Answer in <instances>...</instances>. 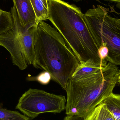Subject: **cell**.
<instances>
[{"label":"cell","instance_id":"6da1fadb","mask_svg":"<svg viewBox=\"0 0 120 120\" xmlns=\"http://www.w3.org/2000/svg\"><path fill=\"white\" fill-rule=\"evenodd\" d=\"M48 19L61 34L80 63L104 67L99 48L85 22L80 8L62 0H49Z\"/></svg>","mask_w":120,"mask_h":120},{"label":"cell","instance_id":"7a4b0ae2","mask_svg":"<svg viewBox=\"0 0 120 120\" xmlns=\"http://www.w3.org/2000/svg\"><path fill=\"white\" fill-rule=\"evenodd\" d=\"M119 69L108 62L94 73L73 75L66 85V114L85 117L113 93L118 81Z\"/></svg>","mask_w":120,"mask_h":120},{"label":"cell","instance_id":"3957f363","mask_svg":"<svg viewBox=\"0 0 120 120\" xmlns=\"http://www.w3.org/2000/svg\"><path fill=\"white\" fill-rule=\"evenodd\" d=\"M34 66L50 75L52 80L66 90L68 80L79 64V61L55 27L44 21L37 26Z\"/></svg>","mask_w":120,"mask_h":120},{"label":"cell","instance_id":"277c9868","mask_svg":"<svg viewBox=\"0 0 120 120\" xmlns=\"http://www.w3.org/2000/svg\"><path fill=\"white\" fill-rule=\"evenodd\" d=\"M109 12L102 6L93 5L84 14V19L98 48H108L106 60L120 65V18L111 17Z\"/></svg>","mask_w":120,"mask_h":120},{"label":"cell","instance_id":"5b68a950","mask_svg":"<svg viewBox=\"0 0 120 120\" xmlns=\"http://www.w3.org/2000/svg\"><path fill=\"white\" fill-rule=\"evenodd\" d=\"M65 96L30 89L20 97L16 109L31 120L44 113H60L65 110Z\"/></svg>","mask_w":120,"mask_h":120},{"label":"cell","instance_id":"8992f818","mask_svg":"<svg viewBox=\"0 0 120 120\" xmlns=\"http://www.w3.org/2000/svg\"><path fill=\"white\" fill-rule=\"evenodd\" d=\"M10 12L12 18V27L6 32L0 34V46L10 53L13 65L23 70L28 66L26 61L28 29L21 26L14 4Z\"/></svg>","mask_w":120,"mask_h":120},{"label":"cell","instance_id":"52a82bcc","mask_svg":"<svg viewBox=\"0 0 120 120\" xmlns=\"http://www.w3.org/2000/svg\"><path fill=\"white\" fill-rule=\"evenodd\" d=\"M15 6L21 26L27 29L38 25L36 17L30 0H12Z\"/></svg>","mask_w":120,"mask_h":120},{"label":"cell","instance_id":"ba28073f","mask_svg":"<svg viewBox=\"0 0 120 120\" xmlns=\"http://www.w3.org/2000/svg\"><path fill=\"white\" fill-rule=\"evenodd\" d=\"M36 17L37 24L48 19L49 0H30Z\"/></svg>","mask_w":120,"mask_h":120},{"label":"cell","instance_id":"9c48e42d","mask_svg":"<svg viewBox=\"0 0 120 120\" xmlns=\"http://www.w3.org/2000/svg\"><path fill=\"white\" fill-rule=\"evenodd\" d=\"M84 120H116L104 104L101 103L85 117Z\"/></svg>","mask_w":120,"mask_h":120},{"label":"cell","instance_id":"30bf717a","mask_svg":"<svg viewBox=\"0 0 120 120\" xmlns=\"http://www.w3.org/2000/svg\"><path fill=\"white\" fill-rule=\"evenodd\" d=\"M101 103L105 105L116 120H120V94L112 93Z\"/></svg>","mask_w":120,"mask_h":120},{"label":"cell","instance_id":"8fae6325","mask_svg":"<svg viewBox=\"0 0 120 120\" xmlns=\"http://www.w3.org/2000/svg\"><path fill=\"white\" fill-rule=\"evenodd\" d=\"M13 24L10 12L3 10L0 8V34L6 32L11 29Z\"/></svg>","mask_w":120,"mask_h":120},{"label":"cell","instance_id":"7c38bea8","mask_svg":"<svg viewBox=\"0 0 120 120\" xmlns=\"http://www.w3.org/2000/svg\"><path fill=\"white\" fill-rule=\"evenodd\" d=\"M18 111H13L0 108V120H31Z\"/></svg>","mask_w":120,"mask_h":120},{"label":"cell","instance_id":"4fadbf2b","mask_svg":"<svg viewBox=\"0 0 120 120\" xmlns=\"http://www.w3.org/2000/svg\"><path fill=\"white\" fill-rule=\"evenodd\" d=\"M51 79L50 74L48 72L44 71L36 78V80L43 84L46 85L49 83Z\"/></svg>","mask_w":120,"mask_h":120},{"label":"cell","instance_id":"5bb4252c","mask_svg":"<svg viewBox=\"0 0 120 120\" xmlns=\"http://www.w3.org/2000/svg\"><path fill=\"white\" fill-rule=\"evenodd\" d=\"M108 53V50L106 46H101L99 48V54L101 60H106Z\"/></svg>","mask_w":120,"mask_h":120},{"label":"cell","instance_id":"9a60e30c","mask_svg":"<svg viewBox=\"0 0 120 120\" xmlns=\"http://www.w3.org/2000/svg\"><path fill=\"white\" fill-rule=\"evenodd\" d=\"M85 118L78 116L67 115L64 120H84Z\"/></svg>","mask_w":120,"mask_h":120},{"label":"cell","instance_id":"2e32d148","mask_svg":"<svg viewBox=\"0 0 120 120\" xmlns=\"http://www.w3.org/2000/svg\"><path fill=\"white\" fill-rule=\"evenodd\" d=\"M73 0L75 2H78L80 1L85 0ZM105 0L109 1L116 3L117 4H116L117 7L119 8H120V0Z\"/></svg>","mask_w":120,"mask_h":120},{"label":"cell","instance_id":"e0dca14e","mask_svg":"<svg viewBox=\"0 0 120 120\" xmlns=\"http://www.w3.org/2000/svg\"><path fill=\"white\" fill-rule=\"evenodd\" d=\"M117 83L120 86V73H119L118 74V81Z\"/></svg>","mask_w":120,"mask_h":120},{"label":"cell","instance_id":"ac0fdd59","mask_svg":"<svg viewBox=\"0 0 120 120\" xmlns=\"http://www.w3.org/2000/svg\"><path fill=\"white\" fill-rule=\"evenodd\" d=\"M119 73H120V70H119Z\"/></svg>","mask_w":120,"mask_h":120},{"label":"cell","instance_id":"d6986e66","mask_svg":"<svg viewBox=\"0 0 120 120\" xmlns=\"http://www.w3.org/2000/svg\"><path fill=\"white\" fill-rule=\"evenodd\" d=\"M118 14H119V15H120V13H118Z\"/></svg>","mask_w":120,"mask_h":120}]
</instances>
